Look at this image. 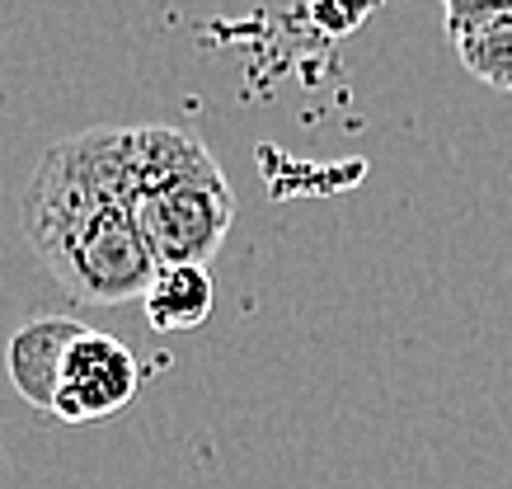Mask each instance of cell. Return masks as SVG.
Segmentation results:
<instances>
[{
	"label": "cell",
	"instance_id": "obj_8",
	"mask_svg": "<svg viewBox=\"0 0 512 489\" xmlns=\"http://www.w3.org/2000/svg\"><path fill=\"white\" fill-rule=\"evenodd\" d=\"M311 15L320 19V29L329 33H348L362 24L367 15V0H311Z\"/></svg>",
	"mask_w": 512,
	"mask_h": 489
},
{
	"label": "cell",
	"instance_id": "obj_9",
	"mask_svg": "<svg viewBox=\"0 0 512 489\" xmlns=\"http://www.w3.org/2000/svg\"><path fill=\"white\" fill-rule=\"evenodd\" d=\"M442 5H451V0H442Z\"/></svg>",
	"mask_w": 512,
	"mask_h": 489
},
{
	"label": "cell",
	"instance_id": "obj_7",
	"mask_svg": "<svg viewBox=\"0 0 512 489\" xmlns=\"http://www.w3.org/2000/svg\"><path fill=\"white\" fill-rule=\"evenodd\" d=\"M494 15H512V0H451L447 5V33H466L470 24L480 19H494Z\"/></svg>",
	"mask_w": 512,
	"mask_h": 489
},
{
	"label": "cell",
	"instance_id": "obj_6",
	"mask_svg": "<svg viewBox=\"0 0 512 489\" xmlns=\"http://www.w3.org/2000/svg\"><path fill=\"white\" fill-rule=\"evenodd\" d=\"M451 43H456L461 66H466L480 85L512 95V15L480 19V24H470L466 33H456Z\"/></svg>",
	"mask_w": 512,
	"mask_h": 489
},
{
	"label": "cell",
	"instance_id": "obj_3",
	"mask_svg": "<svg viewBox=\"0 0 512 489\" xmlns=\"http://www.w3.org/2000/svg\"><path fill=\"white\" fill-rule=\"evenodd\" d=\"M141 391L137 353L104 330H85L66 353L62 386L52 400V419L62 424H104L123 414Z\"/></svg>",
	"mask_w": 512,
	"mask_h": 489
},
{
	"label": "cell",
	"instance_id": "obj_4",
	"mask_svg": "<svg viewBox=\"0 0 512 489\" xmlns=\"http://www.w3.org/2000/svg\"><path fill=\"white\" fill-rule=\"evenodd\" d=\"M80 334H85V325H76V320H66V316H38L10 334V344H5V372H10V386L29 400L33 410L52 414L66 353H71V344H76Z\"/></svg>",
	"mask_w": 512,
	"mask_h": 489
},
{
	"label": "cell",
	"instance_id": "obj_1",
	"mask_svg": "<svg viewBox=\"0 0 512 489\" xmlns=\"http://www.w3.org/2000/svg\"><path fill=\"white\" fill-rule=\"evenodd\" d=\"M19 226L76 301L146 297L160 259L137 221V127H90L47 146L19 193Z\"/></svg>",
	"mask_w": 512,
	"mask_h": 489
},
{
	"label": "cell",
	"instance_id": "obj_5",
	"mask_svg": "<svg viewBox=\"0 0 512 489\" xmlns=\"http://www.w3.org/2000/svg\"><path fill=\"white\" fill-rule=\"evenodd\" d=\"M156 334H184L207 325L217 306V278L207 264H160L151 292L141 297Z\"/></svg>",
	"mask_w": 512,
	"mask_h": 489
},
{
	"label": "cell",
	"instance_id": "obj_2",
	"mask_svg": "<svg viewBox=\"0 0 512 489\" xmlns=\"http://www.w3.org/2000/svg\"><path fill=\"white\" fill-rule=\"evenodd\" d=\"M137 221L160 264H212L235 193L212 151L179 127H137Z\"/></svg>",
	"mask_w": 512,
	"mask_h": 489
}]
</instances>
